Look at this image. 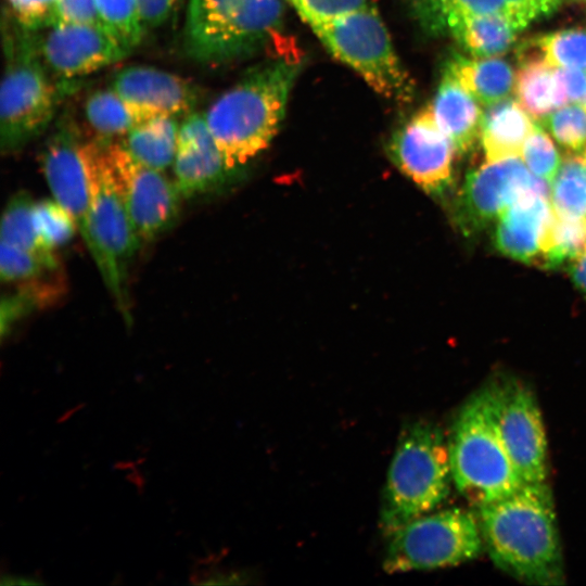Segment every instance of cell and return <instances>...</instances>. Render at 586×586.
Segmentation results:
<instances>
[{
  "label": "cell",
  "instance_id": "cell-1",
  "mask_svg": "<svg viewBox=\"0 0 586 586\" xmlns=\"http://www.w3.org/2000/svg\"><path fill=\"white\" fill-rule=\"evenodd\" d=\"M484 546L497 568L533 585L565 582L555 502L546 482L479 508Z\"/></svg>",
  "mask_w": 586,
  "mask_h": 586
},
{
  "label": "cell",
  "instance_id": "cell-2",
  "mask_svg": "<svg viewBox=\"0 0 586 586\" xmlns=\"http://www.w3.org/2000/svg\"><path fill=\"white\" fill-rule=\"evenodd\" d=\"M301 68L296 53L279 54L252 69L204 112L230 169H240L276 136Z\"/></svg>",
  "mask_w": 586,
  "mask_h": 586
},
{
  "label": "cell",
  "instance_id": "cell-3",
  "mask_svg": "<svg viewBox=\"0 0 586 586\" xmlns=\"http://www.w3.org/2000/svg\"><path fill=\"white\" fill-rule=\"evenodd\" d=\"M453 482L448 442L435 423L416 420L399 434L382 493L380 527L390 534L437 508Z\"/></svg>",
  "mask_w": 586,
  "mask_h": 586
},
{
  "label": "cell",
  "instance_id": "cell-4",
  "mask_svg": "<svg viewBox=\"0 0 586 586\" xmlns=\"http://www.w3.org/2000/svg\"><path fill=\"white\" fill-rule=\"evenodd\" d=\"M447 442L453 483L471 505L502 499L524 484L499 433L488 383L460 408Z\"/></svg>",
  "mask_w": 586,
  "mask_h": 586
},
{
  "label": "cell",
  "instance_id": "cell-5",
  "mask_svg": "<svg viewBox=\"0 0 586 586\" xmlns=\"http://www.w3.org/2000/svg\"><path fill=\"white\" fill-rule=\"evenodd\" d=\"M14 23V22H13ZM5 63L0 88V148L13 154L40 137L71 87L55 81L38 47L37 31L16 23L5 31Z\"/></svg>",
  "mask_w": 586,
  "mask_h": 586
},
{
  "label": "cell",
  "instance_id": "cell-6",
  "mask_svg": "<svg viewBox=\"0 0 586 586\" xmlns=\"http://www.w3.org/2000/svg\"><path fill=\"white\" fill-rule=\"evenodd\" d=\"M282 23V0H188L183 49L198 63H226L280 47Z\"/></svg>",
  "mask_w": 586,
  "mask_h": 586
},
{
  "label": "cell",
  "instance_id": "cell-7",
  "mask_svg": "<svg viewBox=\"0 0 586 586\" xmlns=\"http://www.w3.org/2000/svg\"><path fill=\"white\" fill-rule=\"evenodd\" d=\"M308 25L329 52L360 75L373 91L399 104L411 102L413 80L374 5Z\"/></svg>",
  "mask_w": 586,
  "mask_h": 586
},
{
  "label": "cell",
  "instance_id": "cell-8",
  "mask_svg": "<svg viewBox=\"0 0 586 586\" xmlns=\"http://www.w3.org/2000/svg\"><path fill=\"white\" fill-rule=\"evenodd\" d=\"M106 143L92 138L89 144L87 163L90 209L86 246L106 288L125 318L129 319L125 290L126 268L138 251L141 239L110 174L105 158Z\"/></svg>",
  "mask_w": 586,
  "mask_h": 586
},
{
  "label": "cell",
  "instance_id": "cell-9",
  "mask_svg": "<svg viewBox=\"0 0 586 586\" xmlns=\"http://www.w3.org/2000/svg\"><path fill=\"white\" fill-rule=\"evenodd\" d=\"M387 537L383 569L391 574L455 566L477 558L484 546L479 517L461 508L433 510Z\"/></svg>",
  "mask_w": 586,
  "mask_h": 586
},
{
  "label": "cell",
  "instance_id": "cell-10",
  "mask_svg": "<svg viewBox=\"0 0 586 586\" xmlns=\"http://www.w3.org/2000/svg\"><path fill=\"white\" fill-rule=\"evenodd\" d=\"M499 433L524 483L548 475L547 437L536 396L521 379L502 375L488 382Z\"/></svg>",
  "mask_w": 586,
  "mask_h": 586
},
{
  "label": "cell",
  "instance_id": "cell-11",
  "mask_svg": "<svg viewBox=\"0 0 586 586\" xmlns=\"http://www.w3.org/2000/svg\"><path fill=\"white\" fill-rule=\"evenodd\" d=\"M105 158L141 241H151L168 230L179 215L182 199L175 181L136 161L117 142L105 144Z\"/></svg>",
  "mask_w": 586,
  "mask_h": 586
},
{
  "label": "cell",
  "instance_id": "cell-12",
  "mask_svg": "<svg viewBox=\"0 0 586 586\" xmlns=\"http://www.w3.org/2000/svg\"><path fill=\"white\" fill-rule=\"evenodd\" d=\"M533 191L549 192V189L518 156L486 161L468 173L454 203V220L466 235L477 233Z\"/></svg>",
  "mask_w": 586,
  "mask_h": 586
},
{
  "label": "cell",
  "instance_id": "cell-13",
  "mask_svg": "<svg viewBox=\"0 0 586 586\" xmlns=\"http://www.w3.org/2000/svg\"><path fill=\"white\" fill-rule=\"evenodd\" d=\"M90 141L71 116H63L48 137L39 157L53 200L73 217L85 244L90 209L87 163Z\"/></svg>",
  "mask_w": 586,
  "mask_h": 586
},
{
  "label": "cell",
  "instance_id": "cell-14",
  "mask_svg": "<svg viewBox=\"0 0 586 586\" xmlns=\"http://www.w3.org/2000/svg\"><path fill=\"white\" fill-rule=\"evenodd\" d=\"M388 153L393 163L426 193L442 195L450 188L457 153L435 122L430 105L394 131Z\"/></svg>",
  "mask_w": 586,
  "mask_h": 586
},
{
  "label": "cell",
  "instance_id": "cell-15",
  "mask_svg": "<svg viewBox=\"0 0 586 586\" xmlns=\"http://www.w3.org/2000/svg\"><path fill=\"white\" fill-rule=\"evenodd\" d=\"M39 53L59 79L75 80L110 66L129 52L99 24H54L37 31Z\"/></svg>",
  "mask_w": 586,
  "mask_h": 586
},
{
  "label": "cell",
  "instance_id": "cell-16",
  "mask_svg": "<svg viewBox=\"0 0 586 586\" xmlns=\"http://www.w3.org/2000/svg\"><path fill=\"white\" fill-rule=\"evenodd\" d=\"M110 87L128 104L138 119L186 116L199 100L196 87L175 73L149 65L119 69Z\"/></svg>",
  "mask_w": 586,
  "mask_h": 586
},
{
  "label": "cell",
  "instance_id": "cell-17",
  "mask_svg": "<svg viewBox=\"0 0 586 586\" xmlns=\"http://www.w3.org/2000/svg\"><path fill=\"white\" fill-rule=\"evenodd\" d=\"M175 183L182 199L218 191L234 178L207 126L204 113L193 111L179 125L173 163Z\"/></svg>",
  "mask_w": 586,
  "mask_h": 586
},
{
  "label": "cell",
  "instance_id": "cell-18",
  "mask_svg": "<svg viewBox=\"0 0 586 586\" xmlns=\"http://www.w3.org/2000/svg\"><path fill=\"white\" fill-rule=\"evenodd\" d=\"M553 211L549 192H530L501 213L495 228L496 249L512 259L539 263Z\"/></svg>",
  "mask_w": 586,
  "mask_h": 586
},
{
  "label": "cell",
  "instance_id": "cell-19",
  "mask_svg": "<svg viewBox=\"0 0 586 586\" xmlns=\"http://www.w3.org/2000/svg\"><path fill=\"white\" fill-rule=\"evenodd\" d=\"M430 106L457 155L472 152L480 140L483 111L475 98L445 68Z\"/></svg>",
  "mask_w": 586,
  "mask_h": 586
},
{
  "label": "cell",
  "instance_id": "cell-20",
  "mask_svg": "<svg viewBox=\"0 0 586 586\" xmlns=\"http://www.w3.org/2000/svg\"><path fill=\"white\" fill-rule=\"evenodd\" d=\"M536 124L511 98L486 106L483 111L480 141L487 162L521 155L523 145Z\"/></svg>",
  "mask_w": 586,
  "mask_h": 586
},
{
  "label": "cell",
  "instance_id": "cell-21",
  "mask_svg": "<svg viewBox=\"0 0 586 586\" xmlns=\"http://www.w3.org/2000/svg\"><path fill=\"white\" fill-rule=\"evenodd\" d=\"M514 92L520 105L539 122L569 104L558 68L532 53L520 54Z\"/></svg>",
  "mask_w": 586,
  "mask_h": 586
},
{
  "label": "cell",
  "instance_id": "cell-22",
  "mask_svg": "<svg viewBox=\"0 0 586 586\" xmlns=\"http://www.w3.org/2000/svg\"><path fill=\"white\" fill-rule=\"evenodd\" d=\"M445 69L484 106L510 98L514 90L515 73L499 56L466 58L456 54L447 62Z\"/></svg>",
  "mask_w": 586,
  "mask_h": 586
},
{
  "label": "cell",
  "instance_id": "cell-23",
  "mask_svg": "<svg viewBox=\"0 0 586 586\" xmlns=\"http://www.w3.org/2000/svg\"><path fill=\"white\" fill-rule=\"evenodd\" d=\"M474 58H497L513 46L520 31L506 13L457 18L446 30Z\"/></svg>",
  "mask_w": 586,
  "mask_h": 586
},
{
  "label": "cell",
  "instance_id": "cell-24",
  "mask_svg": "<svg viewBox=\"0 0 586 586\" xmlns=\"http://www.w3.org/2000/svg\"><path fill=\"white\" fill-rule=\"evenodd\" d=\"M179 125L177 117H153L130 129L120 144L139 163L163 171L174 163Z\"/></svg>",
  "mask_w": 586,
  "mask_h": 586
},
{
  "label": "cell",
  "instance_id": "cell-25",
  "mask_svg": "<svg viewBox=\"0 0 586 586\" xmlns=\"http://www.w3.org/2000/svg\"><path fill=\"white\" fill-rule=\"evenodd\" d=\"M84 117L94 138H123L140 123L128 104L109 86L91 92L82 106Z\"/></svg>",
  "mask_w": 586,
  "mask_h": 586
},
{
  "label": "cell",
  "instance_id": "cell-26",
  "mask_svg": "<svg viewBox=\"0 0 586 586\" xmlns=\"http://www.w3.org/2000/svg\"><path fill=\"white\" fill-rule=\"evenodd\" d=\"M35 201L26 191L12 195L2 214L1 242L30 251L52 263H59L55 252L41 241L34 218Z\"/></svg>",
  "mask_w": 586,
  "mask_h": 586
},
{
  "label": "cell",
  "instance_id": "cell-27",
  "mask_svg": "<svg viewBox=\"0 0 586 586\" xmlns=\"http://www.w3.org/2000/svg\"><path fill=\"white\" fill-rule=\"evenodd\" d=\"M549 200L555 214L586 219V160L569 152L550 182Z\"/></svg>",
  "mask_w": 586,
  "mask_h": 586
},
{
  "label": "cell",
  "instance_id": "cell-28",
  "mask_svg": "<svg viewBox=\"0 0 586 586\" xmlns=\"http://www.w3.org/2000/svg\"><path fill=\"white\" fill-rule=\"evenodd\" d=\"M586 251V219L553 213L547 229L540 260L548 269L568 267Z\"/></svg>",
  "mask_w": 586,
  "mask_h": 586
},
{
  "label": "cell",
  "instance_id": "cell-29",
  "mask_svg": "<svg viewBox=\"0 0 586 586\" xmlns=\"http://www.w3.org/2000/svg\"><path fill=\"white\" fill-rule=\"evenodd\" d=\"M25 284L1 300L0 326L4 339L16 322L37 308H42L61 295L60 282L46 280L44 277L25 281Z\"/></svg>",
  "mask_w": 586,
  "mask_h": 586
},
{
  "label": "cell",
  "instance_id": "cell-30",
  "mask_svg": "<svg viewBox=\"0 0 586 586\" xmlns=\"http://www.w3.org/2000/svg\"><path fill=\"white\" fill-rule=\"evenodd\" d=\"M531 53L553 67L586 71V29L570 28L536 36L528 42ZM530 53V52H525Z\"/></svg>",
  "mask_w": 586,
  "mask_h": 586
},
{
  "label": "cell",
  "instance_id": "cell-31",
  "mask_svg": "<svg viewBox=\"0 0 586 586\" xmlns=\"http://www.w3.org/2000/svg\"><path fill=\"white\" fill-rule=\"evenodd\" d=\"M415 11L426 28L445 31L454 20L473 15L506 13L505 0H412Z\"/></svg>",
  "mask_w": 586,
  "mask_h": 586
},
{
  "label": "cell",
  "instance_id": "cell-32",
  "mask_svg": "<svg viewBox=\"0 0 586 586\" xmlns=\"http://www.w3.org/2000/svg\"><path fill=\"white\" fill-rule=\"evenodd\" d=\"M98 23L129 53L145 33L137 0H95Z\"/></svg>",
  "mask_w": 586,
  "mask_h": 586
},
{
  "label": "cell",
  "instance_id": "cell-33",
  "mask_svg": "<svg viewBox=\"0 0 586 586\" xmlns=\"http://www.w3.org/2000/svg\"><path fill=\"white\" fill-rule=\"evenodd\" d=\"M34 218L42 243L53 252L71 241L77 230L73 217L54 200L35 202Z\"/></svg>",
  "mask_w": 586,
  "mask_h": 586
},
{
  "label": "cell",
  "instance_id": "cell-34",
  "mask_svg": "<svg viewBox=\"0 0 586 586\" xmlns=\"http://www.w3.org/2000/svg\"><path fill=\"white\" fill-rule=\"evenodd\" d=\"M59 268L52 263L30 251L1 242L0 277L2 282H25L44 277Z\"/></svg>",
  "mask_w": 586,
  "mask_h": 586
},
{
  "label": "cell",
  "instance_id": "cell-35",
  "mask_svg": "<svg viewBox=\"0 0 586 586\" xmlns=\"http://www.w3.org/2000/svg\"><path fill=\"white\" fill-rule=\"evenodd\" d=\"M568 152L586 149V109L577 103L563 105L540 122Z\"/></svg>",
  "mask_w": 586,
  "mask_h": 586
},
{
  "label": "cell",
  "instance_id": "cell-36",
  "mask_svg": "<svg viewBox=\"0 0 586 586\" xmlns=\"http://www.w3.org/2000/svg\"><path fill=\"white\" fill-rule=\"evenodd\" d=\"M521 156L527 169L546 182L553 180L562 162L553 141L538 125L526 139Z\"/></svg>",
  "mask_w": 586,
  "mask_h": 586
},
{
  "label": "cell",
  "instance_id": "cell-37",
  "mask_svg": "<svg viewBox=\"0 0 586 586\" xmlns=\"http://www.w3.org/2000/svg\"><path fill=\"white\" fill-rule=\"evenodd\" d=\"M56 3L58 0H7L11 20L31 31L52 25Z\"/></svg>",
  "mask_w": 586,
  "mask_h": 586
},
{
  "label": "cell",
  "instance_id": "cell-38",
  "mask_svg": "<svg viewBox=\"0 0 586 586\" xmlns=\"http://www.w3.org/2000/svg\"><path fill=\"white\" fill-rule=\"evenodd\" d=\"M301 18L310 24L330 20L373 5L370 0H286Z\"/></svg>",
  "mask_w": 586,
  "mask_h": 586
},
{
  "label": "cell",
  "instance_id": "cell-39",
  "mask_svg": "<svg viewBox=\"0 0 586 586\" xmlns=\"http://www.w3.org/2000/svg\"><path fill=\"white\" fill-rule=\"evenodd\" d=\"M563 0H505L507 15L519 30L552 14Z\"/></svg>",
  "mask_w": 586,
  "mask_h": 586
},
{
  "label": "cell",
  "instance_id": "cell-40",
  "mask_svg": "<svg viewBox=\"0 0 586 586\" xmlns=\"http://www.w3.org/2000/svg\"><path fill=\"white\" fill-rule=\"evenodd\" d=\"M54 24H99L95 0H58Z\"/></svg>",
  "mask_w": 586,
  "mask_h": 586
},
{
  "label": "cell",
  "instance_id": "cell-41",
  "mask_svg": "<svg viewBox=\"0 0 586 586\" xmlns=\"http://www.w3.org/2000/svg\"><path fill=\"white\" fill-rule=\"evenodd\" d=\"M141 22L145 29L155 28L168 21L178 0H137Z\"/></svg>",
  "mask_w": 586,
  "mask_h": 586
},
{
  "label": "cell",
  "instance_id": "cell-42",
  "mask_svg": "<svg viewBox=\"0 0 586 586\" xmlns=\"http://www.w3.org/2000/svg\"><path fill=\"white\" fill-rule=\"evenodd\" d=\"M557 68L564 86L569 103H579L586 92V71L569 67Z\"/></svg>",
  "mask_w": 586,
  "mask_h": 586
},
{
  "label": "cell",
  "instance_id": "cell-43",
  "mask_svg": "<svg viewBox=\"0 0 586 586\" xmlns=\"http://www.w3.org/2000/svg\"><path fill=\"white\" fill-rule=\"evenodd\" d=\"M566 270L575 288L586 294V251L572 262Z\"/></svg>",
  "mask_w": 586,
  "mask_h": 586
},
{
  "label": "cell",
  "instance_id": "cell-44",
  "mask_svg": "<svg viewBox=\"0 0 586 586\" xmlns=\"http://www.w3.org/2000/svg\"><path fill=\"white\" fill-rule=\"evenodd\" d=\"M41 581H37L33 576H22V575H2L1 586H13V585H38L41 584Z\"/></svg>",
  "mask_w": 586,
  "mask_h": 586
},
{
  "label": "cell",
  "instance_id": "cell-45",
  "mask_svg": "<svg viewBox=\"0 0 586 586\" xmlns=\"http://www.w3.org/2000/svg\"><path fill=\"white\" fill-rule=\"evenodd\" d=\"M577 104H581L582 106H584L586 109V92L584 94V97L581 99L579 103Z\"/></svg>",
  "mask_w": 586,
  "mask_h": 586
},
{
  "label": "cell",
  "instance_id": "cell-46",
  "mask_svg": "<svg viewBox=\"0 0 586 586\" xmlns=\"http://www.w3.org/2000/svg\"><path fill=\"white\" fill-rule=\"evenodd\" d=\"M584 157H585V160H586V149H585V156H584Z\"/></svg>",
  "mask_w": 586,
  "mask_h": 586
},
{
  "label": "cell",
  "instance_id": "cell-47",
  "mask_svg": "<svg viewBox=\"0 0 586 586\" xmlns=\"http://www.w3.org/2000/svg\"><path fill=\"white\" fill-rule=\"evenodd\" d=\"M584 1H586V0H584Z\"/></svg>",
  "mask_w": 586,
  "mask_h": 586
}]
</instances>
